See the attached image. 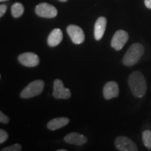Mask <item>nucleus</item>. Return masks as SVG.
Here are the masks:
<instances>
[{
  "mask_svg": "<svg viewBox=\"0 0 151 151\" xmlns=\"http://www.w3.org/2000/svg\"><path fill=\"white\" fill-rule=\"evenodd\" d=\"M128 85L132 93L136 97L141 98L146 94L147 91L146 78L140 71H135L129 76Z\"/></svg>",
  "mask_w": 151,
  "mask_h": 151,
  "instance_id": "1",
  "label": "nucleus"
},
{
  "mask_svg": "<svg viewBox=\"0 0 151 151\" xmlns=\"http://www.w3.org/2000/svg\"><path fill=\"white\" fill-rule=\"evenodd\" d=\"M119 86L116 81H109L103 88V95L106 99L109 100L119 95Z\"/></svg>",
  "mask_w": 151,
  "mask_h": 151,
  "instance_id": "10",
  "label": "nucleus"
},
{
  "mask_svg": "<svg viewBox=\"0 0 151 151\" xmlns=\"http://www.w3.org/2000/svg\"><path fill=\"white\" fill-rule=\"evenodd\" d=\"M69 121H70L69 119L68 118H65V117L54 118L48 122L47 127H48V129L54 131V130L60 129V128L65 127V126L69 123Z\"/></svg>",
  "mask_w": 151,
  "mask_h": 151,
  "instance_id": "14",
  "label": "nucleus"
},
{
  "mask_svg": "<svg viewBox=\"0 0 151 151\" xmlns=\"http://www.w3.org/2000/svg\"><path fill=\"white\" fill-rule=\"evenodd\" d=\"M66 143L69 144L76 145V146H82L88 141V139L86 136L81 134L77 132H71L67 134L64 138Z\"/></svg>",
  "mask_w": 151,
  "mask_h": 151,
  "instance_id": "12",
  "label": "nucleus"
},
{
  "mask_svg": "<svg viewBox=\"0 0 151 151\" xmlns=\"http://www.w3.org/2000/svg\"><path fill=\"white\" fill-rule=\"evenodd\" d=\"M8 1V0H0V1H1V2H2V1Z\"/></svg>",
  "mask_w": 151,
  "mask_h": 151,
  "instance_id": "24",
  "label": "nucleus"
},
{
  "mask_svg": "<svg viewBox=\"0 0 151 151\" xmlns=\"http://www.w3.org/2000/svg\"><path fill=\"white\" fill-rule=\"evenodd\" d=\"M7 10V6L5 4H1L0 6V16L2 17L5 14Z\"/></svg>",
  "mask_w": 151,
  "mask_h": 151,
  "instance_id": "20",
  "label": "nucleus"
},
{
  "mask_svg": "<svg viewBox=\"0 0 151 151\" xmlns=\"http://www.w3.org/2000/svg\"><path fill=\"white\" fill-rule=\"evenodd\" d=\"M44 88V82L42 80H36L27 85L20 92V97L22 99H29L40 94Z\"/></svg>",
  "mask_w": 151,
  "mask_h": 151,
  "instance_id": "3",
  "label": "nucleus"
},
{
  "mask_svg": "<svg viewBox=\"0 0 151 151\" xmlns=\"http://www.w3.org/2000/svg\"><path fill=\"white\" fill-rule=\"evenodd\" d=\"M142 141L144 146L149 150H151V131L145 130L142 133Z\"/></svg>",
  "mask_w": 151,
  "mask_h": 151,
  "instance_id": "16",
  "label": "nucleus"
},
{
  "mask_svg": "<svg viewBox=\"0 0 151 151\" xmlns=\"http://www.w3.org/2000/svg\"><path fill=\"white\" fill-rule=\"evenodd\" d=\"M63 39V34L62 30L58 28L52 30L51 32L48 35L47 42L50 47H55L60 44Z\"/></svg>",
  "mask_w": 151,
  "mask_h": 151,
  "instance_id": "13",
  "label": "nucleus"
},
{
  "mask_svg": "<svg viewBox=\"0 0 151 151\" xmlns=\"http://www.w3.org/2000/svg\"><path fill=\"white\" fill-rule=\"evenodd\" d=\"M129 39V35L122 29L118 30L111 39V46L116 50H120Z\"/></svg>",
  "mask_w": 151,
  "mask_h": 151,
  "instance_id": "5",
  "label": "nucleus"
},
{
  "mask_svg": "<svg viewBox=\"0 0 151 151\" xmlns=\"http://www.w3.org/2000/svg\"><path fill=\"white\" fill-rule=\"evenodd\" d=\"M144 53V47L140 43H135L131 45L122 58V63L124 66L132 67L139 61Z\"/></svg>",
  "mask_w": 151,
  "mask_h": 151,
  "instance_id": "2",
  "label": "nucleus"
},
{
  "mask_svg": "<svg viewBox=\"0 0 151 151\" xmlns=\"http://www.w3.org/2000/svg\"><path fill=\"white\" fill-rule=\"evenodd\" d=\"M60 1H61V2H66V1H67L68 0H59Z\"/></svg>",
  "mask_w": 151,
  "mask_h": 151,
  "instance_id": "22",
  "label": "nucleus"
},
{
  "mask_svg": "<svg viewBox=\"0 0 151 151\" xmlns=\"http://www.w3.org/2000/svg\"><path fill=\"white\" fill-rule=\"evenodd\" d=\"M115 146L120 151H137L139 149L136 143L127 137H118L115 140Z\"/></svg>",
  "mask_w": 151,
  "mask_h": 151,
  "instance_id": "6",
  "label": "nucleus"
},
{
  "mask_svg": "<svg viewBox=\"0 0 151 151\" xmlns=\"http://www.w3.org/2000/svg\"><path fill=\"white\" fill-rule=\"evenodd\" d=\"M53 97L57 99H67L71 97L70 90L65 88L60 79H55L53 83Z\"/></svg>",
  "mask_w": 151,
  "mask_h": 151,
  "instance_id": "7",
  "label": "nucleus"
},
{
  "mask_svg": "<svg viewBox=\"0 0 151 151\" xmlns=\"http://www.w3.org/2000/svg\"><path fill=\"white\" fill-rule=\"evenodd\" d=\"M37 16L45 18H53L58 15V10L54 6L48 3H41L36 6Z\"/></svg>",
  "mask_w": 151,
  "mask_h": 151,
  "instance_id": "4",
  "label": "nucleus"
},
{
  "mask_svg": "<svg viewBox=\"0 0 151 151\" xmlns=\"http://www.w3.org/2000/svg\"><path fill=\"white\" fill-rule=\"evenodd\" d=\"M107 20L105 17H99L94 24V39L97 41L101 40L104 35L106 27Z\"/></svg>",
  "mask_w": 151,
  "mask_h": 151,
  "instance_id": "11",
  "label": "nucleus"
},
{
  "mask_svg": "<svg viewBox=\"0 0 151 151\" xmlns=\"http://www.w3.org/2000/svg\"><path fill=\"white\" fill-rule=\"evenodd\" d=\"M9 134L4 129H0V143H3L8 139Z\"/></svg>",
  "mask_w": 151,
  "mask_h": 151,
  "instance_id": "18",
  "label": "nucleus"
},
{
  "mask_svg": "<svg viewBox=\"0 0 151 151\" xmlns=\"http://www.w3.org/2000/svg\"><path fill=\"white\" fill-rule=\"evenodd\" d=\"M144 4L147 8L151 9V0H144Z\"/></svg>",
  "mask_w": 151,
  "mask_h": 151,
  "instance_id": "21",
  "label": "nucleus"
},
{
  "mask_svg": "<svg viewBox=\"0 0 151 151\" xmlns=\"http://www.w3.org/2000/svg\"><path fill=\"white\" fill-rule=\"evenodd\" d=\"M18 61L21 65L28 67H37L39 64V58L34 52H27L20 54L18 56Z\"/></svg>",
  "mask_w": 151,
  "mask_h": 151,
  "instance_id": "9",
  "label": "nucleus"
},
{
  "mask_svg": "<svg viewBox=\"0 0 151 151\" xmlns=\"http://www.w3.org/2000/svg\"><path fill=\"white\" fill-rule=\"evenodd\" d=\"M22 150L21 145L19 143L11 145L10 146L6 147V148L1 149V151H20Z\"/></svg>",
  "mask_w": 151,
  "mask_h": 151,
  "instance_id": "17",
  "label": "nucleus"
},
{
  "mask_svg": "<svg viewBox=\"0 0 151 151\" xmlns=\"http://www.w3.org/2000/svg\"><path fill=\"white\" fill-rule=\"evenodd\" d=\"M67 32L69 37L75 44H81L85 41V34L83 30L78 26L70 24L67 27Z\"/></svg>",
  "mask_w": 151,
  "mask_h": 151,
  "instance_id": "8",
  "label": "nucleus"
},
{
  "mask_svg": "<svg viewBox=\"0 0 151 151\" xmlns=\"http://www.w3.org/2000/svg\"><path fill=\"white\" fill-rule=\"evenodd\" d=\"M10 119L8 116H6L2 111H0V122L3 124H8Z\"/></svg>",
  "mask_w": 151,
  "mask_h": 151,
  "instance_id": "19",
  "label": "nucleus"
},
{
  "mask_svg": "<svg viewBox=\"0 0 151 151\" xmlns=\"http://www.w3.org/2000/svg\"><path fill=\"white\" fill-rule=\"evenodd\" d=\"M58 151H66L65 149H60V150H58Z\"/></svg>",
  "mask_w": 151,
  "mask_h": 151,
  "instance_id": "23",
  "label": "nucleus"
},
{
  "mask_svg": "<svg viewBox=\"0 0 151 151\" xmlns=\"http://www.w3.org/2000/svg\"><path fill=\"white\" fill-rule=\"evenodd\" d=\"M24 11V9L23 5L18 2L15 3L11 7V14H12V16L16 18L21 16L23 14Z\"/></svg>",
  "mask_w": 151,
  "mask_h": 151,
  "instance_id": "15",
  "label": "nucleus"
}]
</instances>
